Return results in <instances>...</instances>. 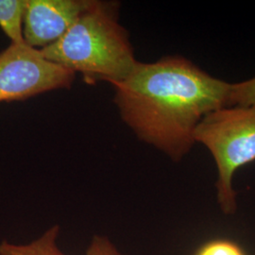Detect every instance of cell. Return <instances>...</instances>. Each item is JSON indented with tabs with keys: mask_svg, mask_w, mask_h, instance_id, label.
<instances>
[{
	"mask_svg": "<svg viewBox=\"0 0 255 255\" xmlns=\"http://www.w3.org/2000/svg\"><path fill=\"white\" fill-rule=\"evenodd\" d=\"M60 227L55 225L27 245H14L8 241L0 243V255H65L57 246Z\"/></svg>",
	"mask_w": 255,
	"mask_h": 255,
	"instance_id": "obj_7",
	"label": "cell"
},
{
	"mask_svg": "<svg viewBox=\"0 0 255 255\" xmlns=\"http://www.w3.org/2000/svg\"><path fill=\"white\" fill-rule=\"evenodd\" d=\"M27 0H0V27L11 44H26L23 36Z\"/></svg>",
	"mask_w": 255,
	"mask_h": 255,
	"instance_id": "obj_6",
	"label": "cell"
},
{
	"mask_svg": "<svg viewBox=\"0 0 255 255\" xmlns=\"http://www.w3.org/2000/svg\"><path fill=\"white\" fill-rule=\"evenodd\" d=\"M75 76L47 61L40 49L10 44L0 52V102L25 101L46 92L70 88Z\"/></svg>",
	"mask_w": 255,
	"mask_h": 255,
	"instance_id": "obj_4",
	"label": "cell"
},
{
	"mask_svg": "<svg viewBox=\"0 0 255 255\" xmlns=\"http://www.w3.org/2000/svg\"><path fill=\"white\" fill-rule=\"evenodd\" d=\"M196 255H247L245 252L236 243L218 239L204 244L198 250Z\"/></svg>",
	"mask_w": 255,
	"mask_h": 255,
	"instance_id": "obj_9",
	"label": "cell"
},
{
	"mask_svg": "<svg viewBox=\"0 0 255 255\" xmlns=\"http://www.w3.org/2000/svg\"><path fill=\"white\" fill-rule=\"evenodd\" d=\"M40 51L47 61L82 74L89 84L121 82L138 64L113 2L95 0L64 36Z\"/></svg>",
	"mask_w": 255,
	"mask_h": 255,
	"instance_id": "obj_2",
	"label": "cell"
},
{
	"mask_svg": "<svg viewBox=\"0 0 255 255\" xmlns=\"http://www.w3.org/2000/svg\"><path fill=\"white\" fill-rule=\"evenodd\" d=\"M86 255H125L120 254L108 238L96 236L92 239L91 244Z\"/></svg>",
	"mask_w": 255,
	"mask_h": 255,
	"instance_id": "obj_10",
	"label": "cell"
},
{
	"mask_svg": "<svg viewBox=\"0 0 255 255\" xmlns=\"http://www.w3.org/2000/svg\"><path fill=\"white\" fill-rule=\"evenodd\" d=\"M255 106V77L245 82L232 83L229 107Z\"/></svg>",
	"mask_w": 255,
	"mask_h": 255,
	"instance_id": "obj_8",
	"label": "cell"
},
{
	"mask_svg": "<svg viewBox=\"0 0 255 255\" xmlns=\"http://www.w3.org/2000/svg\"><path fill=\"white\" fill-rule=\"evenodd\" d=\"M95 0H27L23 36L33 48L60 40Z\"/></svg>",
	"mask_w": 255,
	"mask_h": 255,
	"instance_id": "obj_5",
	"label": "cell"
},
{
	"mask_svg": "<svg viewBox=\"0 0 255 255\" xmlns=\"http://www.w3.org/2000/svg\"><path fill=\"white\" fill-rule=\"evenodd\" d=\"M123 121L143 142L178 163L188 154L201 120L229 107L232 83L203 71L182 56L139 63L113 83Z\"/></svg>",
	"mask_w": 255,
	"mask_h": 255,
	"instance_id": "obj_1",
	"label": "cell"
},
{
	"mask_svg": "<svg viewBox=\"0 0 255 255\" xmlns=\"http://www.w3.org/2000/svg\"><path fill=\"white\" fill-rule=\"evenodd\" d=\"M195 142L206 146L215 160L220 210L234 215L237 209L234 176L255 161V106L227 107L207 115L196 128Z\"/></svg>",
	"mask_w": 255,
	"mask_h": 255,
	"instance_id": "obj_3",
	"label": "cell"
}]
</instances>
